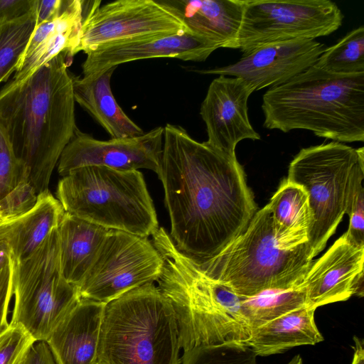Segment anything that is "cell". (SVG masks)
Masks as SVG:
<instances>
[{"label": "cell", "mask_w": 364, "mask_h": 364, "mask_svg": "<svg viewBox=\"0 0 364 364\" xmlns=\"http://www.w3.org/2000/svg\"><path fill=\"white\" fill-rule=\"evenodd\" d=\"M164 127L158 176L169 235L181 252L200 264L246 229L257 205L236 156L195 140L181 126Z\"/></svg>", "instance_id": "cell-1"}, {"label": "cell", "mask_w": 364, "mask_h": 364, "mask_svg": "<svg viewBox=\"0 0 364 364\" xmlns=\"http://www.w3.org/2000/svg\"><path fill=\"white\" fill-rule=\"evenodd\" d=\"M252 349L243 343L195 346L186 351L181 364H257Z\"/></svg>", "instance_id": "cell-29"}, {"label": "cell", "mask_w": 364, "mask_h": 364, "mask_svg": "<svg viewBox=\"0 0 364 364\" xmlns=\"http://www.w3.org/2000/svg\"><path fill=\"white\" fill-rule=\"evenodd\" d=\"M314 258L309 243L292 248L279 243L267 204L218 255L197 264L205 275L240 296L250 297L265 290L299 284Z\"/></svg>", "instance_id": "cell-6"}, {"label": "cell", "mask_w": 364, "mask_h": 364, "mask_svg": "<svg viewBox=\"0 0 364 364\" xmlns=\"http://www.w3.org/2000/svg\"><path fill=\"white\" fill-rule=\"evenodd\" d=\"M36 5L37 0H0V25L30 14Z\"/></svg>", "instance_id": "cell-33"}, {"label": "cell", "mask_w": 364, "mask_h": 364, "mask_svg": "<svg viewBox=\"0 0 364 364\" xmlns=\"http://www.w3.org/2000/svg\"><path fill=\"white\" fill-rule=\"evenodd\" d=\"M253 92L238 77L218 75L210 82L200 109L206 127L208 144L236 156L235 147L240 141L260 139L247 112L248 99Z\"/></svg>", "instance_id": "cell-15"}, {"label": "cell", "mask_w": 364, "mask_h": 364, "mask_svg": "<svg viewBox=\"0 0 364 364\" xmlns=\"http://www.w3.org/2000/svg\"><path fill=\"white\" fill-rule=\"evenodd\" d=\"M315 311L306 306L271 320L253 329L246 344L257 356H268L318 343L323 337L315 322Z\"/></svg>", "instance_id": "cell-22"}, {"label": "cell", "mask_w": 364, "mask_h": 364, "mask_svg": "<svg viewBox=\"0 0 364 364\" xmlns=\"http://www.w3.org/2000/svg\"><path fill=\"white\" fill-rule=\"evenodd\" d=\"M326 49L315 40H292L259 47L224 67L195 70L200 74L238 77L255 91L281 85L313 66Z\"/></svg>", "instance_id": "cell-14"}, {"label": "cell", "mask_w": 364, "mask_h": 364, "mask_svg": "<svg viewBox=\"0 0 364 364\" xmlns=\"http://www.w3.org/2000/svg\"><path fill=\"white\" fill-rule=\"evenodd\" d=\"M66 4L67 0H37L36 25L58 18L64 11Z\"/></svg>", "instance_id": "cell-34"}, {"label": "cell", "mask_w": 364, "mask_h": 364, "mask_svg": "<svg viewBox=\"0 0 364 364\" xmlns=\"http://www.w3.org/2000/svg\"><path fill=\"white\" fill-rule=\"evenodd\" d=\"M195 35L218 48H238L245 0H164Z\"/></svg>", "instance_id": "cell-19"}, {"label": "cell", "mask_w": 364, "mask_h": 364, "mask_svg": "<svg viewBox=\"0 0 364 364\" xmlns=\"http://www.w3.org/2000/svg\"><path fill=\"white\" fill-rule=\"evenodd\" d=\"M5 218H3V216L0 214V222L4 220Z\"/></svg>", "instance_id": "cell-39"}, {"label": "cell", "mask_w": 364, "mask_h": 364, "mask_svg": "<svg viewBox=\"0 0 364 364\" xmlns=\"http://www.w3.org/2000/svg\"><path fill=\"white\" fill-rule=\"evenodd\" d=\"M306 306V291L301 283L288 289L265 290L250 297L241 296V309L252 331Z\"/></svg>", "instance_id": "cell-26"}, {"label": "cell", "mask_w": 364, "mask_h": 364, "mask_svg": "<svg viewBox=\"0 0 364 364\" xmlns=\"http://www.w3.org/2000/svg\"><path fill=\"white\" fill-rule=\"evenodd\" d=\"M109 230L65 212L58 228L60 269L64 278L76 288L92 266Z\"/></svg>", "instance_id": "cell-23"}, {"label": "cell", "mask_w": 364, "mask_h": 364, "mask_svg": "<svg viewBox=\"0 0 364 364\" xmlns=\"http://www.w3.org/2000/svg\"><path fill=\"white\" fill-rule=\"evenodd\" d=\"M106 304L80 299L46 341L56 364H98L97 348Z\"/></svg>", "instance_id": "cell-18"}, {"label": "cell", "mask_w": 364, "mask_h": 364, "mask_svg": "<svg viewBox=\"0 0 364 364\" xmlns=\"http://www.w3.org/2000/svg\"><path fill=\"white\" fill-rule=\"evenodd\" d=\"M364 159H360L352 171L346 206L350 218L349 227L344 233L352 245L364 247Z\"/></svg>", "instance_id": "cell-30"}, {"label": "cell", "mask_w": 364, "mask_h": 364, "mask_svg": "<svg viewBox=\"0 0 364 364\" xmlns=\"http://www.w3.org/2000/svg\"><path fill=\"white\" fill-rule=\"evenodd\" d=\"M180 349L175 311L154 283L105 304L98 364H180Z\"/></svg>", "instance_id": "cell-5"}, {"label": "cell", "mask_w": 364, "mask_h": 364, "mask_svg": "<svg viewBox=\"0 0 364 364\" xmlns=\"http://www.w3.org/2000/svg\"><path fill=\"white\" fill-rule=\"evenodd\" d=\"M13 296V264L0 273V334L9 326L8 314Z\"/></svg>", "instance_id": "cell-32"}, {"label": "cell", "mask_w": 364, "mask_h": 364, "mask_svg": "<svg viewBox=\"0 0 364 364\" xmlns=\"http://www.w3.org/2000/svg\"><path fill=\"white\" fill-rule=\"evenodd\" d=\"M58 228L26 259L11 258L14 305L9 323L22 326L35 341H47L80 299L61 272Z\"/></svg>", "instance_id": "cell-9"}, {"label": "cell", "mask_w": 364, "mask_h": 364, "mask_svg": "<svg viewBox=\"0 0 364 364\" xmlns=\"http://www.w3.org/2000/svg\"><path fill=\"white\" fill-rule=\"evenodd\" d=\"M218 48L193 33L126 40L102 45L86 53L82 77L132 61L172 58L186 61H205Z\"/></svg>", "instance_id": "cell-17"}, {"label": "cell", "mask_w": 364, "mask_h": 364, "mask_svg": "<svg viewBox=\"0 0 364 364\" xmlns=\"http://www.w3.org/2000/svg\"><path fill=\"white\" fill-rule=\"evenodd\" d=\"M268 205L274 235L281 245L292 248L309 243L311 213L308 194L302 186L282 180Z\"/></svg>", "instance_id": "cell-24"}, {"label": "cell", "mask_w": 364, "mask_h": 364, "mask_svg": "<svg viewBox=\"0 0 364 364\" xmlns=\"http://www.w3.org/2000/svg\"><path fill=\"white\" fill-rule=\"evenodd\" d=\"M95 4L83 21L75 54L105 44L192 33L164 0H118Z\"/></svg>", "instance_id": "cell-12"}, {"label": "cell", "mask_w": 364, "mask_h": 364, "mask_svg": "<svg viewBox=\"0 0 364 364\" xmlns=\"http://www.w3.org/2000/svg\"><path fill=\"white\" fill-rule=\"evenodd\" d=\"M164 127H157L141 136L98 140L78 129L58 161L61 176L85 166L118 170L149 169L159 173Z\"/></svg>", "instance_id": "cell-13"}, {"label": "cell", "mask_w": 364, "mask_h": 364, "mask_svg": "<svg viewBox=\"0 0 364 364\" xmlns=\"http://www.w3.org/2000/svg\"><path fill=\"white\" fill-rule=\"evenodd\" d=\"M362 159L363 147L332 141L301 149L290 162L287 180L302 186L309 197L314 257L326 247L346 213L350 176Z\"/></svg>", "instance_id": "cell-8"}, {"label": "cell", "mask_w": 364, "mask_h": 364, "mask_svg": "<svg viewBox=\"0 0 364 364\" xmlns=\"http://www.w3.org/2000/svg\"><path fill=\"white\" fill-rule=\"evenodd\" d=\"M36 18V8L18 19L0 25V84L18 70Z\"/></svg>", "instance_id": "cell-28"}, {"label": "cell", "mask_w": 364, "mask_h": 364, "mask_svg": "<svg viewBox=\"0 0 364 364\" xmlns=\"http://www.w3.org/2000/svg\"><path fill=\"white\" fill-rule=\"evenodd\" d=\"M65 214L59 200L48 191L38 195L34 205L23 214L0 222V234L11 252L21 261L36 252L57 228Z\"/></svg>", "instance_id": "cell-20"}, {"label": "cell", "mask_w": 364, "mask_h": 364, "mask_svg": "<svg viewBox=\"0 0 364 364\" xmlns=\"http://www.w3.org/2000/svg\"><path fill=\"white\" fill-rule=\"evenodd\" d=\"M164 260L158 288L176 313L181 348L226 343H246L252 329L241 309V296L205 275L181 252L164 228L151 235Z\"/></svg>", "instance_id": "cell-3"}, {"label": "cell", "mask_w": 364, "mask_h": 364, "mask_svg": "<svg viewBox=\"0 0 364 364\" xmlns=\"http://www.w3.org/2000/svg\"><path fill=\"white\" fill-rule=\"evenodd\" d=\"M117 67L96 75L78 77L72 74L75 101L96 120L112 139L134 137L144 132L123 111L115 100L111 78Z\"/></svg>", "instance_id": "cell-21"}, {"label": "cell", "mask_w": 364, "mask_h": 364, "mask_svg": "<svg viewBox=\"0 0 364 364\" xmlns=\"http://www.w3.org/2000/svg\"><path fill=\"white\" fill-rule=\"evenodd\" d=\"M353 341V355L351 364H364L363 340L357 336H354Z\"/></svg>", "instance_id": "cell-37"}, {"label": "cell", "mask_w": 364, "mask_h": 364, "mask_svg": "<svg viewBox=\"0 0 364 364\" xmlns=\"http://www.w3.org/2000/svg\"><path fill=\"white\" fill-rule=\"evenodd\" d=\"M343 19L330 0H245L237 49L244 55L269 43L315 40L338 30Z\"/></svg>", "instance_id": "cell-10"}, {"label": "cell", "mask_w": 364, "mask_h": 364, "mask_svg": "<svg viewBox=\"0 0 364 364\" xmlns=\"http://www.w3.org/2000/svg\"><path fill=\"white\" fill-rule=\"evenodd\" d=\"M73 56L65 50L21 82L0 90V124L37 195L48 191L50 176L77 129Z\"/></svg>", "instance_id": "cell-2"}, {"label": "cell", "mask_w": 364, "mask_h": 364, "mask_svg": "<svg viewBox=\"0 0 364 364\" xmlns=\"http://www.w3.org/2000/svg\"><path fill=\"white\" fill-rule=\"evenodd\" d=\"M37 196L0 124V214L5 219L18 216L34 205Z\"/></svg>", "instance_id": "cell-25"}, {"label": "cell", "mask_w": 364, "mask_h": 364, "mask_svg": "<svg viewBox=\"0 0 364 364\" xmlns=\"http://www.w3.org/2000/svg\"><path fill=\"white\" fill-rule=\"evenodd\" d=\"M163 265L161 254L147 237L109 230L77 289L80 299L107 304L157 281Z\"/></svg>", "instance_id": "cell-11"}, {"label": "cell", "mask_w": 364, "mask_h": 364, "mask_svg": "<svg viewBox=\"0 0 364 364\" xmlns=\"http://www.w3.org/2000/svg\"><path fill=\"white\" fill-rule=\"evenodd\" d=\"M35 340L20 325L9 324L0 334V364H24Z\"/></svg>", "instance_id": "cell-31"}, {"label": "cell", "mask_w": 364, "mask_h": 364, "mask_svg": "<svg viewBox=\"0 0 364 364\" xmlns=\"http://www.w3.org/2000/svg\"><path fill=\"white\" fill-rule=\"evenodd\" d=\"M65 212L108 230L148 237L159 229L156 212L139 170L85 166L59 181Z\"/></svg>", "instance_id": "cell-7"}, {"label": "cell", "mask_w": 364, "mask_h": 364, "mask_svg": "<svg viewBox=\"0 0 364 364\" xmlns=\"http://www.w3.org/2000/svg\"><path fill=\"white\" fill-rule=\"evenodd\" d=\"M264 127L305 129L338 142L364 141V73L338 75L316 65L263 95Z\"/></svg>", "instance_id": "cell-4"}, {"label": "cell", "mask_w": 364, "mask_h": 364, "mask_svg": "<svg viewBox=\"0 0 364 364\" xmlns=\"http://www.w3.org/2000/svg\"><path fill=\"white\" fill-rule=\"evenodd\" d=\"M315 65L338 75L364 73V26L352 30L335 45L326 48Z\"/></svg>", "instance_id": "cell-27"}, {"label": "cell", "mask_w": 364, "mask_h": 364, "mask_svg": "<svg viewBox=\"0 0 364 364\" xmlns=\"http://www.w3.org/2000/svg\"><path fill=\"white\" fill-rule=\"evenodd\" d=\"M11 250L6 242L0 234V273L11 264Z\"/></svg>", "instance_id": "cell-36"}, {"label": "cell", "mask_w": 364, "mask_h": 364, "mask_svg": "<svg viewBox=\"0 0 364 364\" xmlns=\"http://www.w3.org/2000/svg\"><path fill=\"white\" fill-rule=\"evenodd\" d=\"M287 364H304V362L300 355H296Z\"/></svg>", "instance_id": "cell-38"}, {"label": "cell", "mask_w": 364, "mask_h": 364, "mask_svg": "<svg viewBox=\"0 0 364 364\" xmlns=\"http://www.w3.org/2000/svg\"><path fill=\"white\" fill-rule=\"evenodd\" d=\"M364 247L341 236L318 259L313 260L303 281L307 304L316 308L363 296Z\"/></svg>", "instance_id": "cell-16"}, {"label": "cell", "mask_w": 364, "mask_h": 364, "mask_svg": "<svg viewBox=\"0 0 364 364\" xmlns=\"http://www.w3.org/2000/svg\"><path fill=\"white\" fill-rule=\"evenodd\" d=\"M24 364H56L53 353L45 341H36L30 348Z\"/></svg>", "instance_id": "cell-35"}]
</instances>
